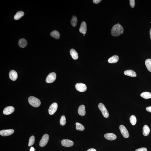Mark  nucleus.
Segmentation results:
<instances>
[{
    "instance_id": "473e14b6",
    "label": "nucleus",
    "mask_w": 151,
    "mask_h": 151,
    "mask_svg": "<svg viewBox=\"0 0 151 151\" xmlns=\"http://www.w3.org/2000/svg\"><path fill=\"white\" fill-rule=\"evenodd\" d=\"M146 110L148 112L151 113V106H149L146 107Z\"/></svg>"
},
{
    "instance_id": "4468645a",
    "label": "nucleus",
    "mask_w": 151,
    "mask_h": 151,
    "mask_svg": "<svg viewBox=\"0 0 151 151\" xmlns=\"http://www.w3.org/2000/svg\"><path fill=\"white\" fill-rule=\"evenodd\" d=\"M104 137L106 139L110 141H113L115 140L117 138L116 135L112 133L105 134L104 135Z\"/></svg>"
},
{
    "instance_id": "423d86ee",
    "label": "nucleus",
    "mask_w": 151,
    "mask_h": 151,
    "mask_svg": "<svg viewBox=\"0 0 151 151\" xmlns=\"http://www.w3.org/2000/svg\"><path fill=\"white\" fill-rule=\"evenodd\" d=\"M75 88L78 91L80 92L86 91L87 90V87L85 84L81 83H78L76 84Z\"/></svg>"
},
{
    "instance_id": "2f4dec72",
    "label": "nucleus",
    "mask_w": 151,
    "mask_h": 151,
    "mask_svg": "<svg viewBox=\"0 0 151 151\" xmlns=\"http://www.w3.org/2000/svg\"><path fill=\"white\" fill-rule=\"evenodd\" d=\"M102 0H93V1L94 4H99V3Z\"/></svg>"
},
{
    "instance_id": "393cba45",
    "label": "nucleus",
    "mask_w": 151,
    "mask_h": 151,
    "mask_svg": "<svg viewBox=\"0 0 151 151\" xmlns=\"http://www.w3.org/2000/svg\"><path fill=\"white\" fill-rule=\"evenodd\" d=\"M145 63L147 69L151 72V59H147L146 60Z\"/></svg>"
},
{
    "instance_id": "e433bc0d",
    "label": "nucleus",
    "mask_w": 151,
    "mask_h": 151,
    "mask_svg": "<svg viewBox=\"0 0 151 151\" xmlns=\"http://www.w3.org/2000/svg\"><path fill=\"white\" fill-rule=\"evenodd\" d=\"M83 36H85V35H83Z\"/></svg>"
},
{
    "instance_id": "a211bd4d",
    "label": "nucleus",
    "mask_w": 151,
    "mask_h": 151,
    "mask_svg": "<svg viewBox=\"0 0 151 151\" xmlns=\"http://www.w3.org/2000/svg\"><path fill=\"white\" fill-rule=\"evenodd\" d=\"M119 59V57L118 56L114 55L108 59V62L110 63H116L118 61Z\"/></svg>"
},
{
    "instance_id": "f704fd0d",
    "label": "nucleus",
    "mask_w": 151,
    "mask_h": 151,
    "mask_svg": "<svg viewBox=\"0 0 151 151\" xmlns=\"http://www.w3.org/2000/svg\"><path fill=\"white\" fill-rule=\"evenodd\" d=\"M35 149L33 147H32L30 149V151H35Z\"/></svg>"
},
{
    "instance_id": "b1692460",
    "label": "nucleus",
    "mask_w": 151,
    "mask_h": 151,
    "mask_svg": "<svg viewBox=\"0 0 151 151\" xmlns=\"http://www.w3.org/2000/svg\"><path fill=\"white\" fill-rule=\"evenodd\" d=\"M71 24L73 27H76L78 23L77 17L75 16H73L71 18Z\"/></svg>"
},
{
    "instance_id": "1a4fd4ad",
    "label": "nucleus",
    "mask_w": 151,
    "mask_h": 151,
    "mask_svg": "<svg viewBox=\"0 0 151 151\" xmlns=\"http://www.w3.org/2000/svg\"><path fill=\"white\" fill-rule=\"evenodd\" d=\"M14 132V130L12 129L2 130L0 131V135L3 136H8L13 134Z\"/></svg>"
},
{
    "instance_id": "20e7f679",
    "label": "nucleus",
    "mask_w": 151,
    "mask_h": 151,
    "mask_svg": "<svg viewBox=\"0 0 151 151\" xmlns=\"http://www.w3.org/2000/svg\"><path fill=\"white\" fill-rule=\"evenodd\" d=\"M49 140V136L47 134L43 135L40 141V146L41 147H43L47 144Z\"/></svg>"
},
{
    "instance_id": "dca6fc26",
    "label": "nucleus",
    "mask_w": 151,
    "mask_h": 151,
    "mask_svg": "<svg viewBox=\"0 0 151 151\" xmlns=\"http://www.w3.org/2000/svg\"><path fill=\"white\" fill-rule=\"evenodd\" d=\"M124 74L125 75L130 76L131 77H135L137 76L136 73L131 70H127L124 71Z\"/></svg>"
},
{
    "instance_id": "0eeeda50",
    "label": "nucleus",
    "mask_w": 151,
    "mask_h": 151,
    "mask_svg": "<svg viewBox=\"0 0 151 151\" xmlns=\"http://www.w3.org/2000/svg\"><path fill=\"white\" fill-rule=\"evenodd\" d=\"M119 129L121 134L124 138H128L129 137V134L128 130L124 125H120L119 126Z\"/></svg>"
},
{
    "instance_id": "a878e982",
    "label": "nucleus",
    "mask_w": 151,
    "mask_h": 151,
    "mask_svg": "<svg viewBox=\"0 0 151 151\" xmlns=\"http://www.w3.org/2000/svg\"><path fill=\"white\" fill-rule=\"evenodd\" d=\"M76 129L78 130L82 131L85 130V127L82 124L79 123H77L76 124Z\"/></svg>"
},
{
    "instance_id": "412c9836",
    "label": "nucleus",
    "mask_w": 151,
    "mask_h": 151,
    "mask_svg": "<svg viewBox=\"0 0 151 151\" xmlns=\"http://www.w3.org/2000/svg\"><path fill=\"white\" fill-rule=\"evenodd\" d=\"M50 35L51 37L56 39H59L60 38V35L58 31L56 30L53 31L51 32Z\"/></svg>"
},
{
    "instance_id": "4be33fe9",
    "label": "nucleus",
    "mask_w": 151,
    "mask_h": 151,
    "mask_svg": "<svg viewBox=\"0 0 151 151\" xmlns=\"http://www.w3.org/2000/svg\"><path fill=\"white\" fill-rule=\"evenodd\" d=\"M142 97L145 99L151 98V93L149 92H143L141 94Z\"/></svg>"
},
{
    "instance_id": "7ed1b4c3",
    "label": "nucleus",
    "mask_w": 151,
    "mask_h": 151,
    "mask_svg": "<svg viewBox=\"0 0 151 151\" xmlns=\"http://www.w3.org/2000/svg\"><path fill=\"white\" fill-rule=\"evenodd\" d=\"M98 107L104 117L106 118H108L109 116V113L105 105L102 103H100Z\"/></svg>"
},
{
    "instance_id": "f257e3e1",
    "label": "nucleus",
    "mask_w": 151,
    "mask_h": 151,
    "mask_svg": "<svg viewBox=\"0 0 151 151\" xmlns=\"http://www.w3.org/2000/svg\"><path fill=\"white\" fill-rule=\"evenodd\" d=\"M124 32V28L119 23L113 26L111 29V33L114 37H118L122 35Z\"/></svg>"
},
{
    "instance_id": "ddd939ff",
    "label": "nucleus",
    "mask_w": 151,
    "mask_h": 151,
    "mask_svg": "<svg viewBox=\"0 0 151 151\" xmlns=\"http://www.w3.org/2000/svg\"><path fill=\"white\" fill-rule=\"evenodd\" d=\"M79 31L81 33L85 35L87 31V25L86 23L83 21L79 29Z\"/></svg>"
},
{
    "instance_id": "cd10ccee",
    "label": "nucleus",
    "mask_w": 151,
    "mask_h": 151,
    "mask_svg": "<svg viewBox=\"0 0 151 151\" xmlns=\"http://www.w3.org/2000/svg\"><path fill=\"white\" fill-rule=\"evenodd\" d=\"M35 142V137L34 136L31 137L29 140L28 146L29 147L33 145Z\"/></svg>"
},
{
    "instance_id": "9b49d317",
    "label": "nucleus",
    "mask_w": 151,
    "mask_h": 151,
    "mask_svg": "<svg viewBox=\"0 0 151 151\" xmlns=\"http://www.w3.org/2000/svg\"><path fill=\"white\" fill-rule=\"evenodd\" d=\"M15 109L12 106H9L5 107L3 110L4 114L6 115H8L11 114L14 111Z\"/></svg>"
},
{
    "instance_id": "c9c22d12",
    "label": "nucleus",
    "mask_w": 151,
    "mask_h": 151,
    "mask_svg": "<svg viewBox=\"0 0 151 151\" xmlns=\"http://www.w3.org/2000/svg\"><path fill=\"white\" fill-rule=\"evenodd\" d=\"M150 38L151 40V28L150 29Z\"/></svg>"
},
{
    "instance_id": "bb28decb",
    "label": "nucleus",
    "mask_w": 151,
    "mask_h": 151,
    "mask_svg": "<svg viewBox=\"0 0 151 151\" xmlns=\"http://www.w3.org/2000/svg\"><path fill=\"white\" fill-rule=\"evenodd\" d=\"M130 121L132 125H135L136 124L137 118L134 115H132L130 118Z\"/></svg>"
},
{
    "instance_id": "9d476101",
    "label": "nucleus",
    "mask_w": 151,
    "mask_h": 151,
    "mask_svg": "<svg viewBox=\"0 0 151 151\" xmlns=\"http://www.w3.org/2000/svg\"><path fill=\"white\" fill-rule=\"evenodd\" d=\"M62 145L65 147H71L74 145V142L71 140L69 139H64L61 141Z\"/></svg>"
},
{
    "instance_id": "7c9ffc66",
    "label": "nucleus",
    "mask_w": 151,
    "mask_h": 151,
    "mask_svg": "<svg viewBox=\"0 0 151 151\" xmlns=\"http://www.w3.org/2000/svg\"><path fill=\"white\" fill-rule=\"evenodd\" d=\"M135 151H147V149L145 147H142L137 149Z\"/></svg>"
},
{
    "instance_id": "39448f33",
    "label": "nucleus",
    "mask_w": 151,
    "mask_h": 151,
    "mask_svg": "<svg viewBox=\"0 0 151 151\" xmlns=\"http://www.w3.org/2000/svg\"><path fill=\"white\" fill-rule=\"evenodd\" d=\"M56 78V74L54 72L51 73L47 77L46 82L47 83H51L55 81Z\"/></svg>"
},
{
    "instance_id": "5701e85b",
    "label": "nucleus",
    "mask_w": 151,
    "mask_h": 151,
    "mask_svg": "<svg viewBox=\"0 0 151 151\" xmlns=\"http://www.w3.org/2000/svg\"><path fill=\"white\" fill-rule=\"evenodd\" d=\"M24 15V12L22 11L18 12L14 16V18L15 20H19Z\"/></svg>"
},
{
    "instance_id": "f8f14e48",
    "label": "nucleus",
    "mask_w": 151,
    "mask_h": 151,
    "mask_svg": "<svg viewBox=\"0 0 151 151\" xmlns=\"http://www.w3.org/2000/svg\"><path fill=\"white\" fill-rule=\"evenodd\" d=\"M9 75L10 79L12 81H15L18 78V74L14 70H11L9 72Z\"/></svg>"
},
{
    "instance_id": "aec40b11",
    "label": "nucleus",
    "mask_w": 151,
    "mask_h": 151,
    "mask_svg": "<svg viewBox=\"0 0 151 151\" xmlns=\"http://www.w3.org/2000/svg\"><path fill=\"white\" fill-rule=\"evenodd\" d=\"M150 132V129L147 125H145L143 128V133L144 136H146L149 134Z\"/></svg>"
},
{
    "instance_id": "6e6552de",
    "label": "nucleus",
    "mask_w": 151,
    "mask_h": 151,
    "mask_svg": "<svg viewBox=\"0 0 151 151\" xmlns=\"http://www.w3.org/2000/svg\"><path fill=\"white\" fill-rule=\"evenodd\" d=\"M58 108V105L56 103L54 102L50 106L49 109V114L50 115L54 114L57 111Z\"/></svg>"
},
{
    "instance_id": "f3484780",
    "label": "nucleus",
    "mask_w": 151,
    "mask_h": 151,
    "mask_svg": "<svg viewBox=\"0 0 151 151\" xmlns=\"http://www.w3.org/2000/svg\"><path fill=\"white\" fill-rule=\"evenodd\" d=\"M70 53L73 59L77 60L78 59V54L75 50L71 49L70 51Z\"/></svg>"
},
{
    "instance_id": "72a5a7b5",
    "label": "nucleus",
    "mask_w": 151,
    "mask_h": 151,
    "mask_svg": "<svg viewBox=\"0 0 151 151\" xmlns=\"http://www.w3.org/2000/svg\"><path fill=\"white\" fill-rule=\"evenodd\" d=\"M87 151H97L96 149L94 148H91L89 149Z\"/></svg>"
},
{
    "instance_id": "2eb2a0df",
    "label": "nucleus",
    "mask_w": 151,
    "mask_h": 151,
    "mask_svg": "<svg viewBox=\"0 0 151 151\" xmlns=\"http://www.w3.org/2000/svg\"><path fill=\"white\" fill-rule=\"evenodd\" d=\"M78 112L79 115L81 116H84L86 114L85 106L82 105L79 107L78 110Z\"/></svg>"
},
{
    "instance_id": "f03ea898",
    "label": "nucleus",
    "mask_w": 151,
    "mask_h": 151,
    "mask_svg": "<svg viewBox=\"0 0 151 151\" xmlns=\"http://www.w3.org/2000/svg\"><path fill=\"white\" fill-rule=\"evenodd\" d=\"M28 101L29 104L34 107H38L41 105V102L39 99L33 96L29 97L28 99Z\"/></svg>"
},
{
    "instance_id": "c756f323",
    "label": "nucleus",
    "mask_w": 151,
    "mask_h": 151,
    "mask_svg": "<svg viewBox=\"0 0 151 151\" xmlns=\"http://www.w3.org/2000/svg\"><path fill=\"white\" fill-rule=\"evenodd\" d=\"M130 5L132 8H133L135 7V0H130Z\"/></svg>"
},
{
    "instance_id": "6ab92c4d",
    "label": "nucleus",
    "mask_w": 151,
    "mask_h": 151,
    "mask_svg": "<svg viewBox=\"0 0 151 151\" xmlns=\"http://www.w3.org/2000/svg\"><path fill=\"white\" fill-rule=\"evenodd\" d=\"M27 43L26 40L24 38L20 39L18 41V45L22 48H24L27 46Z\"/></svg>"
},
{
    "instance_id": "c85d7f7f",
    "label": "nucleus",
    "mask_w": 151,
    "mask_h": 151,
    "mask_svg": "<svg viewBox=\"0 0 151 151\" xmlns=\"http://www.w3.org/2000/svg\"><path fill=\"white\" fill-rule=\"evenodd\" d=\"M66 119L64 115L62 116L61 117L60 120V124L61 125L64 126L66 123Z\"/></svg>"
}]
</instances>
